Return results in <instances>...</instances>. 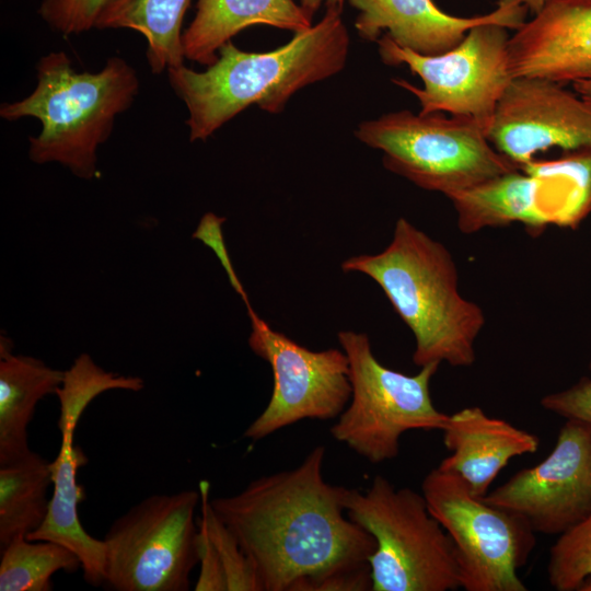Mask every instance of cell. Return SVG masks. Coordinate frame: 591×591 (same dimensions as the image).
Instances as JSON below:
<instances>
[{"mask_svg":"<svg viewBox=\"0 0 591 591\" xmlns=\"http://www.w3.org/2000/svg\"><path fill=\"white\" fill-rule=\"evenodd\" d=\"M431 514L452 538L465 591H526L518 575L535 531L520 514L474 496L455 473L436 467L421 483Z\"/></svg>","mask_w":591,"mask_h":591,"instance_id":"obj_8","label":"cell"},{"mask_svg":"<svg viewBox=\"0 0 591 591\" xmlns=\"http://www.w3.org/2000/svg\"><path fill=\"white\" fill-rule=\"evenodd\" d=\"M348 518L369 532L372 591H455L461 588L455 548L422 494L376 475L362 493L347 488Z\"/></svg>","mask_w":591,"mask_h":591,"instance_id":"obj_5","label":"cell"},{"mask_svg":"<svg viewBox=\"0 0 591 591\" xmlns=\"http://www.w3.org/2000/svg\"><path fill=\"white\" fill-rule=\"evenodd\" d=\"M325 447L294 468L260 476L232 496L210 498L252 560L263 591H369L374 537L351 521L347 487L324 478Z\"/></svg>","mask_w":591,"mask_h":591,"instance_id":"obj_1","label":"cell"},{"mask_svg":"<svg viewBox=\"0 0 591 591\" xmlns=\"http://www.w3.org/2000/svg\"><path fill=\"white\" fill-rule=\"evenodd\" d=\"M349 43L341 10L327 7L318 23L274 50L247 53L229 40L206 71L184 65L167 69L170 84L188 111L190 141L206 140L250 105L282 112L300 89L341 71Z\"/></svg>","mask_w":591,"mask_h":591,"instance_id":"obj_2","label":"cell"},{"mask_svg":"<svg viewBox=\"0 0 591 591\" xmlns=\"http://www.w3.org/2000/svg\"><path fill=\"white\" fill-rule=\"evenodd\" d=\"M359 11L355 27L363 40L376 42L383 31L397 46L424 56L443 54L456 46L475 25L505 22L518 30L528 8L520 0H499L484 15L461 18L442 11L433 0H349Z\"/></svg>","mask_w":591,"mask_h":591,"instance_id":"obj_16","label":"cell"},{"mask_svg":"<svg viewBox=\"0 0 591 591\" xmlns=\"http://www.w3.org/2000/svg\"><path fill=\"white\" fill-rule=\"evenodd\" d=\"M447 198L464 234L513 222L535 233L548 224L575 228L584 218L583 189L564 169L545 167L535 174L518 169Z\"/></svg>","mask_w":591,"mask_h":591,"instance_id":"obj_14","label":"cell"},{"mask_svg":"<svg viewBox=\"0 0 591 591\" xmlns=\"http://www.w3.org/2000/svg\"><path fill=\"white\" fill-rule=\"evenodd\" d=\"M523 517L535 531L561 535L591 513V426L567 419L552 452L482 497Z\"/></svg>","mask_w":591,"mask_h":591,"instance_id":"obj_12","label":"cell"},{"mask_svg":"<svg viewBox=\"0 0 591 591\" xmlns=\"http://www.w3.org/2000/svg\"><path fill=\"white\" fill-rule=\"evenodd\" d=\"M65 371L42 360L12 354V343L0 341V464L16 460L31 451L27 427L36 404L56 393Z\"/></svg>","mask_w":591,"mask_h":591,"instance_id":"obj_20","label":"cell"},{"mask_svg":"<svg viewBox=\"0 0 591 591\" xmlns=\"http://www.w3.org/2000/svg\"><path fill=\"white\" fill-rule=\"evenodd\" d=\"M138 88L135 69L120 57L108 58L101 71L91 73L77 72L65 53H50L37 65L33 93L3 103L0 115L42 123L39 135L30 138L33 162H58L91 179L97 173V147L111 136L116 116L130 107Z\"/></svg>","mask_w":591,"mask_h":591,"instance_id":"obj_4","label":"cell"},{"mask_svg":"<svg viewBox=\"0 0 591 591\" xmlns=\"http://www.w3.org/2000/svg\"><path fill=\"white\" fill-rule=\"evenodd\" d=\"M200 493L152 495L118 517L104 535V587L115 591H187L198 564Z\"/></svg>","mask_w":591,"mask_h":591,"instance_id":"obj_9","label":"cell"},{"mask_svg":"<svg viewBox=\"0 0 591 591\" xmlns=\"http://www.w3.org/2000/svg\"><path fill=\"white\" fill-rule=\"evenodd\" d=\"M355 135L382 151L386 170L445 197L520 169L468 117L403 109L362 121Z\"/></svg>","mask_w":591,"mask_h":591,"instance_id":"obj_6","label":"cell"},{"mask_svg":"<svg viewBox=\"0 0 591 591\" xmlns=\"http://www.w3.org/2000/svg\"><path fill=\"white\" fill-rule=\"evenodd\" d=\"M541 406L566 419H577L591 426V379L583 376L567 390L545 395Z\"/></svg>","mask_w":591,"mask_h":591,"instance_id":"obj_27","label":"cell"},{"mask_svg":"<svg viewBox=\"0 0 591 591\" xmlns=\"http://www.w3.org/2000/svg\"><path fill=\"white\" fill-rule=\"evenodd\" d=\"M248 346L268 362L273 392L262 414L243 437L257 441L303 419H336L351 396L348 359L344 350H311L273 329L251 304Z\"/></svg>","mask_w":591,"mask_h":591,"instance_id":"obj_11","label":"cell"},{"mask_svg":"<svg viewBox=\"0 0 591 591\" xmlns=\"http://www.w3.org/2000/svg\"><path fill=\"white\" fill-rule=\"evenodd\" d=\"M190 0H108L95 27L130 28L148 42V61L155 74L179 67L185 58L181 27Z\"/></svg>","mask_w":591,"mask_h":591,"instance_id":"obj_21","label":"cell"},{"mask_svg":"<svg viewBox=\"0 0 591 591\" xmlns=\"http://www.w3.org/2000/svg\"><path fill=\"white\" fill-rule=\"evenodd\" d=\"M589 369H590V371H591V361H590V363H589Z\"/></svg>","mask_w":591,"mask_h":591,"instance_id":"obj_34","label":"cell"},{"mask_svg":"<svg viewBox=\"0 0 591 591\" xmlns=\"http://www.w3.org/2000/svg\"><path fill=\"white\" fill-rule=\"evenodd\" d=\"M224 221L225 218L218 217L212 212H207L199 221V224L192 234V237L201 241L205 245L209 246L213 251L223 266L231 286L245 302L248 300L247 294L234 271L224 244L222 234V223Z\"/></svg>","mask_w":591,"mask_h":591,"instance_id":"obj_28","label":"cell"},{"mask_svg":"<svg viewBox=\"0 0 591 591\" xmlns=\"http://www.w3.org/2000/svg\"><path fill=\"white\" fill-rule=\"evenodd\" d=\"M578 1H582V2H587V3H591V0H578Z\"/></svg>","mask_w":591,"mask_h":591,"instance_id":"obj_33","label":"cell"},{"mask_svg":"<svg viewBox=\"0 0 591 591\" xmlns=\"http://www.w3.org/2000/svg\"><path fill=\"white\" fill-rule=\"evenodd\" d=\"M487 136L519 167L548 149L591 148V103L565 84L515 77L498 102Z\"/></svg>","mask_w":591,"mask_h":591,"instance_id":"obj_13","label":"cell"},{"mask_svg":"<svg viewBox=\"0 0 591 591\" xmlns=\"http://www.w3.org/2000/svg\"><path fill=\"white\" fill-rule=\"evenodd\" d=\"M341 270L361 273L380 286L414 335L416 366L475 362L485 314L460 293L456 263L442 243L402 217L382 252L349 257Z\"/></svg>","mask_w":591,"mask_h":591,"instance_id":"obj_3","label":"cell"},{"mask_svg":"<svg viewBox=\"0 0 591 591\" xmlns=\"http://www.w3.org/2000/svg\"><path fill=\"white\" fill-rule=\"evenodd\" d=\"M533 14L540 12L549 0H520Z\"/></svg>","mask_w":591,"mask_h":591,"instance_id":"obj_31","label":"cell"},{"mask_svg":"<svg viewBox=\"0 0 591 591\" xmlns=\"http://www.w3.org/2000/svg\"><path fill=\"white\" fill-rule=\"evenodd\" d=\"M108 0H43L39 14L57 32L79 34L95 27Z\"/></svg>","mask_w":591,"mask_h":591,"instance_id":"obj_26","label":"cell"},{"mask_svg":"<svg viewBox=\"0 0 591 591\" xmlns=\"http://www.w3.org/2000/svg\"><path fill=\"white\" fill-rule=\"evenodd\" d=\"M345 0H300V7L305 14L312 19L320 7L325 3L327 7H334L343 10Z\"/></svg>","mask_w":591,"mask_h":591,"instance_id":"obj_29","label":"cell"},{"mask_svg":"<svg viewBox=\"0 0 591 591\" xmlns=\"http://www.w3.org/2000/svg\"><path fill=\"white\" fill-rule=\"evenodd\" d=\"M53 485L50 462L34 451L0 464V551L45 521Z\"/></svg>","mask_w":591,"mask_h":591,"instance_id":"obj_22","label":"cell"},{"mask_svg":"<svg viewBox=\"0 0 591 591\" xmlns=\"http://www.w3.org/2000/svg\"><path fill=\"white\" fill-rule=\"evenodd\" d=\"M60 403L58 428L61 443L57 456L50 462L53 494L44 523L26 535L31 541H51L72 551L81 560L84 580L101 587L105 581V544L91 536L80 522L78 505L84 500V488L77 483L78 468L88 457L73 444L77 425L90 404L84 397L68 391L57 394Z\"/></svg>","mask_w":591,"mask_h":591,"instance_id":"obj_17","label":"cell"},{"mask_svg":"<svg viewBox=\"0 0 591 591\" xmlns=\"http://www.w3.org/2000/svg\"><path fill=\"white\" fill-rule=\"evenodd\" d=\"M578 591H591V575L583 579Z\"/></svg>","mask_w":591,"mask_h":591,"instance_id":"obj_32","label":"cell"},{"mask_svg":"<svg viewBox=\"0 0 591 591\" xmlns=\"http://www.w3.org/2000/svg\"><path fill=\"white\" fill-rule=\"evenodd\" d=\"M509 26L490 21L473 26L450 50L424 56L380 37L379 54L387 66L405 65L422 88L403 79L393 83L414 94L421 114L448 113L478 121L488 134L498 102L513 79L509 69Z\"/></svg>","mask_w":591,"mask_h":591,"instance_id":"obj_10","label":"cell"},{"mask_svg":"<svg viewBox=\"0 0 591 591\" xmlns=\"http://www.w3.org/2000/svg\"><path fill=\"white\" fill-rule=\"evenodd\" d=\"M199 528L205 532L225 581L227 591H263L255 567L210 503V483L200 480Z\"/></svg>","mask_w":591,"mask_h":591,"instance_id":"obj_24","label":"cell"},{"mask_svg":"<svg viewBox=\"0 0 591 591\" xmlns=\"http://www.w3.org/2000/svg\"><path fill=\"white\" fill-rule=\"evenodd\" d=\"M508 55L513 78L591 79V3L549 0L510 36Z\"/></svg>","mask_w":591,"mask_h":591,"instance_id":"obj_15","label":"cell"},{"mask_svg":"<svg viewBox=\"0 0 591 591\" xmlns=\"http://www.w3.org/2000/svg\"><path fill=\"white\" fill-rule=\"evenodd\" d=\"M0 554V591H50L54 573L81 568L80 558L66 546L24 535L12 540Z\"/></svg>","mask_w":591,"mask_h":591,"instance_id":"obj_23","label":"cell"},{"mask_svg":"<svg viewBox=\"0 0 591 591\" xmlns=\"http://www.w3.org/2000/svg\"><path fill=\"white\" fill-rule=\"evenodd\" d=\"M347 356L351 396L336 422L333 438L372 464L395 459L401 437L409 430H441L448 414L436 408L430 382L439 362L420 367L414 375L382 364L367 334H337Z\"/></svg>","mask_w":591,"mask_h":591,"instance_id":"obj_7","label":"cell"},{"mask_svg":"<svg viewBox=\"0 0 591 591\" xmlns=\"http://www.w3.org/2000/svg\"><path fill=\"white\" fill-rule=\"evenodd\" d=\"M572 89L581 97L591 103V79L580 80L572 83Z\"/></svg>","mask_w":591,"mask_h":591,"instance_id":"obj_30","label":"cell"},{"mask_svg":"<svg viewBox=\"0 0 591 591\" xmlns=\"http://www.w3.org/2000/svg\"><path fill=\"white\" fill-rule=\"evenodd\" d=\"M256 24L297 34L309 30L312 19L293 0H198L196 15L182 35L184 55L210 66L222 45Z\"/></svg>","mask_w":591,"mask_h":591,"instance_id":"obj_19","label":"cell"},{"mask_svg":"<svg viewBox=\"0 0 591 591\" xmlns=\"http://www.w3.org/2000/svg\"><path fill=\"white\" fill-rule=\"evenodd\" d=\"M591 575V513L558 536L547 563L548 582L557 591H578Z\"/></svg>","mask_w":591,"mask_h":591,"instance_id":"obj_25","label":"cell"},{"mask_svg":"<svg viewBox=\"0 0 591 591\" xmlns=\"http://www.w3.org/2000/svg\"><path fill=\"white\" fill-rule=\"evenodd\" d=\"M441 431L451 454L438 467L459 475L476 497L489 491L511 459L534 453L540 444L537 436L505 419L490 417L478 406L448 415Z\"/></svg>","mask_w":591,"mask_h":591,"instance_id":"obj_18","label":"cell"}]
</instances>
